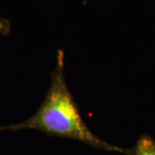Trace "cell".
Segmentation results:
<instances>
[{"label":"cell","mask_w":155,"mask_h":155,"mask_svg":"<svg viewBox=\"0 0 155 155\" xmlns=\"http://www.w3.org/2000/svg\"><path fill=\"white\" fill-rule=\"evenodd\" d=\"M63 61V52L59 50L49 91L37 112L25 122L0 127V130L35 129L62 138L77 140L97 149L128 154L129 150L105 142L96 136L86 126L67 87Z\"/></svg>","instance_id":"1"},{"label":"cell","mask_w":155,"mask_h":155,"mask_svg":"<svg viewBox=\"0 0 155 155\" xmlns=\"http://www.w3.org/2000/svg\"><path fill=\"white\" fill-rule=\"evenodd\" d=\"M128 155H155V140L149 136H141Z\"/></svg>","instance_id":"2"},{"label":"cell","mask_w":155,"mask_h":155,"mask_svg":"<svg viewBox=\"0 0 155 155\" xmlns=\"http://www.w3.org/2000/svg\"><path fill=\"white\" fill-rule=\"evenodd\" d=\"M9 24L8 22L0 18V33H7L9 31Z\"/></svg>","instance_id":"3"}]
</instances>
